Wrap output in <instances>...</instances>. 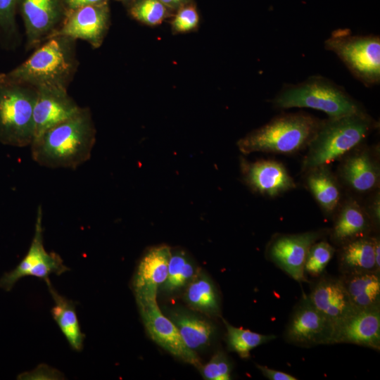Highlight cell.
Returning <instances> with one entry per match:
<instances>
[{"mask_svg": "<svg viewBox=\"0 0 380 380\" xmlns=\"http://www.w3.org/2000/svg\"><path fill=\"white\" fill-rule=\"evenodd\" d=\"M96 129L88 107L35 137L32 160L40 166L75 170L87 162L96 143Z\"/></svg>", "mask_w": 380, "mask_h": 380, "instance_id": "cell-1", "label": "cell"}, {"mask_svg": "<svg viewBox=\"0 0 380 380\" xmlns=\"http://www.w3.org/2000/svg\"><path fill=\"white\" fill-rule=\"evenodd\" d=\"M79 65L76 40L53 35L24 62L11 70L0 73V80L34 88L57 87L68 89Z\"/></svg>", "mask_w": 380, "mask_h": 380, "instance_id": "cell-2", "label": "cell"}, {"mask_svg": "<svg viewBox=\"0 0 380 380\" xmlns=\"http://www.w3.org/2000/svg\"><path fill=\"white\" fill-rule=\"evenodd\" d=\"M377 127L365 110L322 122L308 144L303 169L327 165L355 148Z\"/></svg>", "mask_w": 380, "mask_h": 380, "instance_id": "cell-3", "label": "cell"}, {"mask_svg": "<svg viewBox=\"0 0 380 380\" xmlns=\"http://www.w3.org/2000/svg\"><path fill=\"white\" fill-rule=\"evenodd\" d=\"M321 122L304 113L282 114L240 139L237 146L244 154L292 153L308 146Z\"/></svg>", "mask_w": 380, "mask_h": 380, "instance_id": "cell-4", "label": "cell"}, {"mask_svg": "<svg viewBox=\"0 0 380 380\" xmlns=\"http://www.w3.org/2000/svg\"><path fill=\"white\" fill-rule=\"evenodd\" d=\"M278 108H309L338 118L363 111L344 89L322 75H312L298 84H285L272 101Z\"/></svg>", "mask_w": 380, "mask_h": 380, "instance_id": "cell-5", "label": "cell"}, {"mask_svg": "<svg viewBox=\"0 0 380 380\" xmlns=\"http://www.w3.org/2000/svg\"><path fill=\"white\" fill-rule=\"evenodd\" d=\"M34 87L0 80V143L30 146L34 137Z\"/></svg>", "mask_w": 380, "mask_h": 380, "instance_id": "cell-6", "label": "cell"}, {"mask_svg": "<svg viewBox=\"0 0 380 380\" xmlns=\"http://www.w3.org/2000/svg\"><path fill=\"white\" fill-rule=\"evenodd\" d=\"M324 47L334 52L365 86L371 87L379 84V36L355 35L349 29H337L325 40Z\"/></svg>", "mask_w": 380, "mask_h": 380, "instance_id": "cell-7", "label": "cell"}, {"mask_svg": "<svg viewBox=\"0 0 380 380\" xmlns=\"http://www.w3.org/2000/svg\"><path fill=\"white\" fill-rule=\"evenodd\" d=\"M157 291L134 293L141 317L151 338L183 362L198 369L202 366L196 353L182 341L173 322L161 312L156 300Z\"/></svg>", "mask_w": 380, "mask_h": 380, "instance_id": "cell-8", "label": "cell"}, {"mask_svg": "<svg viewBox=\"0 0 380 380\" xmlns=\"http://www.w3.org/2000/svg\"><path fill=\"white\" fill-rule=\"evenodd\" d=\"M42 208L37 211L34 233L29 249L12 270L5 272L0 278V289L10 291L15 284L25 277H35L44 280L46 284L51 283L49 276H59L70 271L61 256L55 252H48L44 246Z\"/></svg>", "mask_w": 380, "mask_h": 380, "instance_id": "cell-9", "label": "cell"}, {"mask_svg": "<svg viewBox=\"0 0 380 380\" xmlns=\"http://www.w3.org/2000/svg\"><path fill=\"white\" fill-rule=\"evenodd\" d=\"M333 323L304 296L291 315L284 331L286 342L300 347L332 344Z\"/></svg>", "mask_w": 380, "mask_h": 380, "instance_id": "cell-10", "label": "cell"}, {"mask_svg": "<svg viewBox=\"0 0 380 380\" xmlns=\"http://www.w3.org/2000/svg\"><path fill=\"white\" fill-rule=\"evenodd\" d=\"M26 50L37 48L59 28L66 15L63 0H18Z\"/></svg>", "mask_w": 380, "mask_h": 380, "instance_id": "cell-11", "label": "cell"}, {"mask_svg": "<svg viewBox=\"0 0 380 380\" xmlns=\"http://www.w3.org/2000/svg\"><path fill=\"white\" fill-rule=\"evenodd\" d=\"M110 25L108 3L89 5L67 11L61 26L52 36L84 40L93 49H98L102 45Z\"/></svg>", "mask_w": 380, "mask_h": 380, "instance_id": "cell-12", "label": "cell"}, {"mask_svg": "<svg viewBox=\"0 0 380 380\" xmlns=\"http://www.w3.org/2000/svg\"><path fill=\"white\" fill-rule=\"evenodd\" d=\"M321 236L320 232L277 235L270 242L267 255L294 280L306 281L304 269L306 256L311 246Z\"/></svg>", "mask_w": 380, "mask_h": 380, "instance_id": "cell-13", "label": "cell"}, {"mask_svg": "<svg viewBox=\"0 0 380 380\" xmlns=\"http://www.w3.org/2000/svg\"><path fill=\"white\" fill-rule=\"evenodd\" d=\"M352 343L380 349V308L355 309L334 326L332 344Z\"/></svg>", "mask_w": 380, "mask_h": 380, "instance_id": "cell-14", "label": "cell"}, {"mask_svg": "<svg viewBox=\"0 0 380 380\" xmlns=\"http://www.w3.org/2000/svg\"><path fill=\"white\" fill-rule=\"evenodd\" d=\"M36 89L34 138L47 129L70 118L81 108L68 94V89L41 87Z\"/></svg>", "mask_w": 380, "mask_h": 380, "instance_id": "cell-15", "label": "cell"}, {"mask_svg": "<svg viewBox=\"0 0 380 380\" xmlns=\"http://www.w3.org/2000/svg\"><path fill=\"white\" fill-rule=\"evenodd\" d=\"M241 170L246 184L262 195L276 196L296 186L283 164L276 160H260L251 163L242 159Z\"/></svg>", "mask_w": 380, "mask_h": 380, "instance_id": "cell-16", "label": "cell"}, {"mask_svg": "<svg viewBox=\"0 0 380 380\" xmlns=\"http://www.w3.org/2000/svg\"><path fill=\"white\" fill-rule=\"evenodd\" d=\"M308 296L334 327L355 310L340 277H322Z\"/></svg>", "mask_w": 380, "mask_h": 380, "instance_id": "cell-17", "label": "cell"}, {"mask_svg": "<svg viewBox=\"0 0 380 380\" xmlns=\"http://www.w3.org/2000/svg\"><path fill=\"white\" fill-rule=\"evenodd\" d=\"M171 248L160 245L148 249L141 258L132 280L134 293L157 291L167 276Z\"/></svg>", "mask_w": 380, "mask_h": 380, "instance_id": "cell-18", "label": "cell"}, {"mask_svg": "<svg viewBox=\"0 0 380 380\" xmlns=\"http://www.w3.org/2000/svg\"><path fill=\"white\" fill-rule=\"evenodd\" d=\"M167 316L177 327L180 336L191 350L196 353L208 347L215 334L214 324L196 312L182 308L170 310Z\"/></svg>", "mask_w": 380, "mask_h": 380, "instance_id": "cell-19", "label": "cell"}, {"mask_svg": "<svg viewBox=\"0 0 380 380\" xmlns=\"http://www.w3.org/2000/svg\"><path fill=\"white\" fill-rule=\"evenodd\" d=\"M340 278L355 309L380 308V273L343 274Z\"/></svg>", "mask_w": 380, "mask_h": 380, "instance_id": "cell-20", "label": "cell"}, {"mask_svg": "<svg viewBox=\"0 0 380 380\" xmlns=\"http://www.w3.org/2000/svg\"><path fill=\"white\" fill-rule=\"evenodd\" d=\"M54 301L51 312L53 319L72 350L81 352L85 335L82 333L76 312V303L59 294L51 283L46 284Z\"/></svg>", "mask_w": 380, "mask_h": 380, "instance_id": "cell-21", "label": "cell"}, {"mask_svg": "<svg viewBox=\"0 0 380 380\" xmlns=\"http://www.w3.org/2000/svg\"><path fill=\"white\" fill-rule=\"evenodd\" d=\"M370 220L355 201L347 202L340 210L334 223L331 240L342 246L354 239L368 236Z\"/></svg>", "mask_w": 380, "mask_h": 380, "instance_id": "cell-22", "label": "cell"}, {"mask_svg": "<svg viewBox=\"0 0 380 380\" xmlns=\"http://www.w3.org/2000/svg\"><path fill=\"white\" fill-rule=\"evenodd\" d=\"M338 265L342 274L367 272L380 273L375 263L374 237H360L341 246Z\"/></svg>", "mask_w": 380, "mask_h": 380, "instance_id": "cell-23", "label": "cell"}, {"mask_svg": "<svg viewBox=\"0 0 380 380\" xmlns=\"http://www.w3.org/2000/svg\"><path fill=\"white\" fill-rule=\"evenodd\" d=\"M184 290V300L189 308L208 316L220 315L219 293L205 272L198 270Z\"/></svg>", "mask_w": 380, "mask_h": 380, "instance_id": "cell-24", "label": "cell"}, {"mask_svg": "<svg viewBox=\"0 0 380 380\" xmlns=\"http://www.w3.org/2000/svg\"><path fill=\"white\" fill-rule=\"evenodd\" d=\"M341 175L346 183L357 192L371 191L379 182V167L366 151L348 157L342 166Z\"/></svg>", "mask_w": 380, "mask_h": 380, "instance_id": "cell-25", "label": "cell"}, {"mask_svg": "<svg viewBox=\"0 0 380 380\" xmlns=\"http://www.w3.org/2000/svg\"><path fill=\"white\" fill-rule=\"evenodd\" d=\"M309 171L306 182L310 192L325 212L333 213L341 198L337 181L326 165Z\"/></svg>", "mask_w": 380, "mask_h": 380, "instance_id": "cell-26", "label": "cell"}, {"mask_svg": "<svg viewBox=\"0 0 380 380\" xmlns=\"http://www.w3.org/2000/svg\"><path fill=\"white\" fill-rule=\"evenodd\" d=\"M198 271L196 266L185 251L171 249L167 276L159 289L170 295L178 293L186 288Z\"/></svg>", "mask_w": 380, "mask_h": 380, "instance_id": "cell-27", "label": "cell"}, {"mask_svg": "<svg viewBox=\"0 0 380 380\" xmlns=\"http://www.w3.org/2000/svg\"><path fill=\"white\" fill-rule=\"evenodd\" d=\"M227 329V343L230 351L236 353L241 358L247 359L255 348L276 338L273 334L265 335L248 329L236 327L223 319Z\"/></svg>", "mask_w": 380, "mask_h": 380, "instance_id": "cell-28", "label": "cell"}, {"mask_svg": "<svg viewBox=\"0 0 380 380\" xmlns=\"http://www.w3.org/2000/svg\"><path fill=\"white\" fill-rule=\"evenodd\" d=\"M129 15L148 26H157L172 15L173 11L160 0H132L129 3Z\"/></svg>", "mask_w": 380, "mask_h": 380, "instance_id": "cell-29", "label": "cell"}, {"mask_svg": "<svg viewBox=\"0 0 380 380\" xmlns=\"http://www.w3.org/2000/svg\"><path fill=\"white\" fill-rule=\"evenodd\" d=\"M335 248L328 242H315L310 248L305 262V272L312 277L319 276L332 258Z\"/></svg>", "mask_w": 380, "mask_h": 380, "instance_id": "cell-30", "label": "cell"}, {"mask_svg": "<svg viewBox=\"0 0 380 380\" xmlns=\"http://www.w3.org/2000/svg\"><path fill=\"white\" fill-rule=\"evenodd\" d=\"M199 15L192 2L175 11L170 22L172 33L184 34L196 30L199 25Z\"/></svg>", "mask_w": 380, "mask_h": 380, "instance_id": "cell-31", "label": "cell"}, {"mask_svg": "<svg viewBox=\"0 0 380 380\" xmlns=\"http://www.w3.org/2000/svg\"><path fill=\"white\" fill-rule=\"evenodd\" d=\"M203 379L207 380L231 379L232 365L227 355L217 351L205 365L199 369Z\"/></svg>", "mask_w": 380, "mask_h": 380, "instance_id": "cell-32", "label": "cell"}, {"mask_svg": "<svg viewBox=\"0 0 380 380\" xmlns=\"http://www.w3.org/2000/svg\"><path fill=\"white\" fill-rule=\"evenodd\" d=\"M18 0H0V31L7 38L18 34L15 20Z\"/></svg>", "mask_w": 380, "mask_h": 380, "instance_id": "cell-33", "label": "cell"}, {"mask_svg": "<svg viewBox=\"0 0 380 380\" xmlns=\"http://www.w3.org/2000/svg\"><path fill=\"white\" fill-rule=\"evenodd\" d=\"M19 378L21 379H63L64 375L55 368L42 364L31 372L21 374Z\"/></svg>", "mask_w": 380, "mask_h": 380, "instance_id": "cell-34", "label": "cell"}, {"mask_svg": "<svg viewBox=\"0 0 380 380\" xmlns=\"http://www.w3.org/2000/svg\"><path fill=\"white\" fill-rule=\"evenodd\" d=\"M257 368L261 372V373L267 379L270 380H297L298 379L291 374L279 371L273 369H270L267 366L260 365H256Z\"/></svg>", "mask_w": 380, "mask_h": 380, "instance_id": "cell-35", "label": "cell"}, {"mask_svg": "<svg viewBox=\"0 0 380 380\" xmlns=\"http://www.w3.org/2000/svg\"><path fill=\"white\" fill-rule=\"evenodd\" d=\"M109 0H63L67 11H70L80 7L108 3Z\"/></svg>", "mask_w": 380, "mask_h": 380, "instance_id": "cell-36", "label": "cell"}, {"mask_svg": "<svg viewBox=\"0 0 380 380\" xmlns=\"http://www.w3.org/2000/svg\"><path fill=\"white\" fill-rule=\"evenodd\" d=\"M172 11H176L179 8L192 2V0H160Z\"/></svg>", "mask_w": 380, "mask_h": 380, "instance_id": "cell-37", "label": "cell"}, {"mask_svg": "<svg viewBox=\"0 0 380 380\" xmlns=\"http://www.w3.org/2000/svg\"><path fill=\"white\" fill-rule=\"evenodd\" d=\"M374 251L375 263L377 270L380 272V241L377 237H374Z\"/></svg>", "mask_w": 380, "mask_h": 380, "instance_id": "cell-38", "label": "cell"}, {"mask_svg": "<svg viewBox=\"0 0 380 380\" xmlns=\"http://www.w3.org/2000/svg\"><path fill=\"white\" fill-rule=\"evenodd\" d=\"M379 196H376L372 205V213L375 221L379 223L380 218V205H379Z\"/></svg>", "mask_w": 380, "mask_h": 380, "instance_id": "cell-39", "label": "cell"}, {"mask_svg": "<svg viewBox=\"0 0 380 380\" xmlns=\"http://www.w3.org/2000/svg\"><path fill=\"white\" fill-rule=\"evenodd\" d=\"M117 1H122V2H124V3H129L130 1H132V0H117Z\"/></svg>", "mask_w": 380, "mask_h": 380, "instance_id": "cell-40", "label": "cell"}]
</instances>
